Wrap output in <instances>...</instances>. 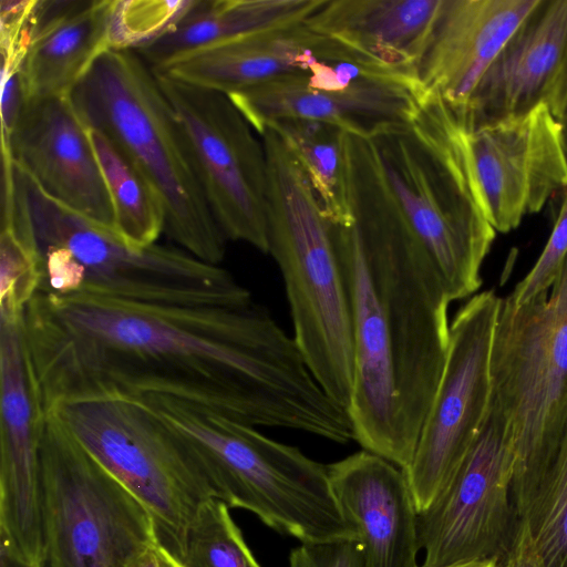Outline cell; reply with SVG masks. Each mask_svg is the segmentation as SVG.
<instances>
[{"label":"cell","instance_id":"ac0fdd59","mask_svg":"<svg viewBox=\"0 0 567 567\" xmlns=\"http://www.w3.org/2000/svg\"><path fill=\"white\" fill-rule=\"evenodd\" d=\"M540 0H443L416 68L422 87L463 111L505 44Z\"/></svg>","mask_w":567,"mask_h":567},{"label":"cell","instance_id":"e0dca14e","mask_svg":"<svg viewBox=\"0 0 567 567\" xmlns=\"http://www.w3.org/2000/svg\"><path fill=\"white\" fill-rule=\"evenodd\" d=\"M9 155L54 200L107 227L114 215L90 130L70 96L28 101Z\"/></svg>","mask_w":567,"mask_h":567},{"label":"cell","instance_id":"4dcf8cb0","mask_svg":"<svg viewBox=\"0 0 567 567\" xmlns=\"http://www.w3.org/2000/svg\"><path fill=\"white\" fill-rule=\"evenodd\" d=\"M567 257V189L551 234L529 272L507 298L519 306L543 291L556 280Z\"/></svg>","mask_w":567,"mask_h":567},{"label":"cell","instance_id":"9a60e30c","mask_svg":"<svg viewBox=\"0 0 567 567\" xmlns=\"http://www.w3.org/2000/svg\"><path fill=\"white\" fill-rule=\"evenodd\" d=\"M45 410L23 319H0V548L31 567L44 556L41 434Z\"/></svg>","mask_w":567,"mask_h":567},{"label":"cell","instance_id":"83f0119b","mask_svg":"<svg viewBox=\"0 0 567 567\" xmlns=\"http://www.w3.org/2000/svg\"><path fill=\"white\" fill-rule=\"evenodd\" d=\"M524 520L545 567H567V421L555 458Z\"/></svg>","mask_w":567,"mask_h":567},{"label":"cell","instance_id":"f546056e","mask_svg":"<svg viewBox=\"0 0 567 567\" xmlns=\"http://www.w3.org/2000/svg\"><path fill=\"white\" fill-rule=\"evenodd\" d=\"M40 281L33 251L12 227L0 228V319H23Z\"/></svg>","mask_w":567,"mask_h":567},{"label":"cell","instance_id":"f35d334b","mask_svg":"<svg viewBox=\"0 0 567 567\" xmlns=\"http://www.w3.org/2000/svg\"><path fill=\"white\" fill-rule=\"evenodd\" d=\"M561 122H567V107H566V111H565L564 116L561 118Z\"/></svg>","mask_w":567,"mask_h":567},{"label":"cell","instance_id":"4fadbf2b","mask_svg":"<svg viewBox=\"0 0 567 567\" xmlns=\"http://www.w3.org/2000/svg\"><path fill=\"white\" fill-rule=\"evenodd\" d=\"M499 297L474 295L450 324L445 365L404 470L417 514L449 482L480 432L492 396L491 353Z\"/></svg>","mask_w":567,"mask_h":567},{"label":"cell","instance_id":"ffe728a7","mask_svg":"<svg viewBox=\"0 0 567 567\" xmlns=\"http://www.w3.org/2000/svg\"><path fill=\"white\" fill-rule=\"evenodd\" d=\"M327 466L365 567H419L417 511L404 470L367 450Z\"/></svg>","mask_w":567,"mask_h":567},{"label":"cell","instance_id":"cb8c5ba5","mask_svg":"<svg viewBox=\"0 0 567 567\" xmlns=\"http://www.w3.org/2000/svg\"><path fill=\"white\" fill-rule=\"evenodd\" d=\"M323 0H194L164 35L135 51L159 70L199 49L303 21Z\"/></svg>","mask_w":567,"mask_h":567},{"label":"cell","instance_id":"8992f818","mask_svg":"<svg viewBox=\"0 0 567 567\" xmlns=\"http://www.w3.org/2000/svg\"><path fill=\"white\" fill-rule=\"evenodd\" d=\"M70 99L89 128L105 134L142 172L165 208L164 234L198 259L226 254L174 111L151 66L131 50L102 54Z\"/></svg>","mask_w":567,"mask_h":567},{"label":"cell","instance_id":"74e56055","mask_svg":"<svg viewBox=\"0 0 567 567\" xmlns=\"http://www.w3.org/2000/svg\"><path fill=\"white\" fill-rule=\"evenodd\" d=\"M563 124H564L565 143H566V150H567V122H563Z\"/></svg>","mask_w":567,"mask_h":567},{"label":"cell","instance_id":"7c38bea8","mask_svg":"<svg viewBox=\"0 0 567 567\" xmlns=\"http://www.w3.org/2000/svg\"><path fill=\"white\" fill-rule=\"evenodd\" d=\"M514 453L507 420L494 398L483 425L453 475L417 514L421 567L497 561L520 520L512 497Z\"/></svg>","mask_w":567,"mask_h":567},{"label":"cell","instance_id":"2e32d148","mask_svg":"<svg viewBox=\"0 0 567 567\" xmlns=\"http://www.w3.org/2000/svg\"><path fill=\"white\" fill-rule=\"evenodd\" d=\"M466 126L476 182L495 231L515 229L551 195L567 189L564 124L546 101L503 118L466 122Z\"/></svg>","mask_w":567,"mask_h":567},{"label":"cell","instance_id":"6da1fadb","mask_svg":"<svg viewBox=\"0 0 567 567\" xmlns=\"http://www.w3.org/2000/svg\"><path fill=\"white\" fill-rule=\"evenodd\" d=\"M23 330L45 412L162 396L340 444L352 433L347 409L318 383L293 337L254 300L176 306L38 292Z\"/></svg>","mask_w":567,"mask_h":567},{"label":"cell","instance_id":"277c9868","mask_svg":"<svg viewBox=\"0 0 567 567\" xmlns=\"http://www.w3.org/2000/svg\"><path fill=\"white\" fill-rule=\"evenodd\" d=\"M369 140L390 193L451 301L473 295L496 231L485 214L463 115L425 91L410 122Z\"/></svg>","mask_w":567,"mask_h":567},{"label":"cell","instance_id":"52a82bcc","mask_svg":"<svg viewBox=\"0 0 567 567\" xmlns=\"http://www.w3.org/2000/svg\"><path fill=\"white\" fill-rule=\"evenodd\" d=\"M141 401L186 436L214 497L228 507L249 511L300 543L358 539L327 465L203 406L162 396Z\"/></svg>","mask_w":567,"mask_h":567},{"label":"cell","instance_id":"836d02e7","mask_svg":"<svg viewBox=\"0 0 567 567\" xmlns=\"http://www.w3.org/2000/svg\"><path fill=\"white\" fill-rule=\"evenodd\" d=\"M126 567H183V565L156 540L140 551Z\"/></svg>","mask_w":567,"mask_h":567},{"label":"cell","instance_id":"5b68a950","mask_svg":"<svg viewBox=\"0 0 567 567\" xmlns=\"http://www.w3.org/2000/svg\"><path fill=\"white\" fill-rule=\"evenodd\" d=\"M268 254L284 278L293 339L321 388L348 410L354 372L349 297L331 237L298 161L266 127Z\"/></svg>","mask_w":567,"mask_h":567},{"label":"cell","instance_id":"1f68e13d","mask_svg":"<svg viewBox=\"0 0 567 567\" xmlns=\"http://www.w3.org/2000/svg\"><path fill=\"white\" fill-rule=\"evenodd\" d=\"M289 567H365L357 538L300 543L289 554Z\"/></svg>","mask_w":567,"mask_h":567},{"label":"cell","instance_id":"5bb4252c","mask_svg":"<svg viewBox=\"0 0 567 567\" xmlns=\"http://www.w3.org/2000/svg\"><path fill=\"white\" fill-rule=\"evenodd\" d=\"M424 93L413 78L358 62L322 61L309 72L228 96L258 134L274 121L302 118L334 124L371 138L410 122Z\"/></svg>","mask_w":567,"mask_h":567},{"label":"cell","instance_id":"44dd1931","mask_svg":"<svg viewBox=\"0 0 567 567\" xmlns=\"http://www.w3.org/2000/svg\"><path fill=\"white\" fill-rule=\"evenodd\" d=\"M566 47L567 0H540L458 112L468 124H480L545 101Z\"/></svg>","mask_w":567,"mask_h":567},{"label":"cell","instance_id":"8d00e7d4","mask_svg":"<svg viewBox=\"0 0 567 567\" xmlns=\"http://www.w3.org/2000/svg\"><path fill=\"white\" fill-rule=\"evenodd\" d=\"M455 567H496V563L495 561H478V563H471V564L455 566Z\"/></svg>","mask_w":567,"mask_h":567},{"label":"cell","instance_id":"603a6c76","mask_svg":"<svg viewBox=\"0 0 567 567\" xmlns=\"http://www.w3.org/2000/svg\"><path fill=\"white\" fill-rule=\"evenodd\" d=\"M442 2L323 0L305 23L379 69L416 79Z\"/></svg>","mask_w":567,"mask_h":567},{"label":"cell","instance_id":"8fae6325","mask_svg":"<svg viewBox=\"0 0 567 567\" xmlns=\"http://www.w3.org/2000/svg\"><path fill=\"white\" fill-rule=\"evenodd\" d=\"M156 76L225 238L268 254V168L262 140L228 95Z\"/></svg>","mask_w":567,"mask_h":567},{"label":"cell","instance_id":"d4e9b609","mask_svg":"<svg viewBox=\"0 0 567 567\" xmlns=\"http://www.w3.org/2000/svg\"><path fill=\"white\" fill-rule=\"evenodd\" d=\"M266 127L279 134L298 161L326 219L332 224L348 223V132L334 124L302 118L277 120Z\"/></svg>","mask_w":567,"mask_h":567},{"label":"cell","instance_id":"484cf974","mask_svg":"<svg viewBox=\"0 0 567 567\" xmlns=\"http://www.w3.org/2000/svg\"><path fill=\"white\" fill-rule=\"evenodd\" d=\"M89 130L113 207V229L132 246L156 244L165 229V208L161 197L105 134Z\"/></svg>","mask_w":567,"mask_h":567},{"label":"cell","instance_id":"ba28073f","mask_svg":"<svg viewBox=\"0 0 567 567\" xmlns=\"http://www.w3.org/2000/svg\"><path fill=\"white\" fill-rule=\"evenodd\" d=\"M492 393L508 424L512 497L525 518L567 421V257L549 290L501 299L491 353Z\"/></svg>","mask_w":567,"mask_h":567},{"label":"cell","instance_id":"d590c367","mask_svg":"<svg viewBox=\"0 0 567 567\" xmlns=\"http://www.w3.org/2000/svg\"><path fill=\"white\" fill-rule=\"evenodd\" d=\"M0 567H31L0 548Z\"/></svg>","mask_w":567,"mask_h":567},{"label":"cell","instance_id":"7402d4cb","mask_svg":"<svg viewBox=\"0 0 567 567\" xmlns=\"http://www.w3.org/2000/svg\"><path fill=\"white\" fill-rule=\"evenodd\" d=\"M114 0H37L21 66L28 101L70 96L111 50Z\"/></svg>","mask_w":567,"mask_h":567},{"label":"cell","instance_id":"e575fe53","mask_svg":"<svg viewBox=\"0 0 567 567\" xmlns=\"http://www.w3.org/2000/svg\"><path fill=\"white\" fill-rule=\"evenodd\" d=\"M545 101L553 113L561 121L567 107V47Z\"/></svg>","mask_w":567,"mask_h":567},{"label":"cell","instance_id":"f1b7e54d","mask_svg":"<svg viewBox=\"0 0 567 567\" xmlns=\"http://www.w3.org/2000/svg\"><path fill=\"white\" fill-rule=\"evenodd\" d=\"M186 1L114 0L111 16V50L138 51L168 32L190 9Z\"/></svg>","mask_w":567,"mask_h":567},{"label":"cell","instance_id":"4316f807","mask_svg":"<svg viewBox=\"0 0 567 567\" xmlns=\"http://www.w3.org/2000/svg\"><path fill=\"white\" fill-rule=\"evenodd\" d=\"M183 567H261L246 545L229 507L210 497L198 508L178 559Z\"/></svg>","mask_w":567,"mask_h":567},{"label":"cell","instance_id":"3957f363","mask_svg":"<svg viewBox=\"0 0 567 567\" xmlns=\"http://www.w3.org/2000/svg\"><path fill=\"white\" fill-rule=\"evenodd\" d=\"M3 227H12L33 251L41 276L38 292L176 306L252 301L220 265L177 246L130 245L113 228L51 198L14 162L12 217Z\"/></svg>","mask_w":567,"mask_h":567},{"label":"cell","instance_id":"7a4b0ae2","mask_svg":"<svg viewBox=\"0 0 567 567\" xmlns=\"http://www.w3.org/2000/svg\"><path fill=\"white\" fill-rule=\"evenodd\" d=\"M346 155L351 219L329 224L352 322L348 413L363 450L405 470L445 365L451 299L371 141L347 134Z\"/></svg>","mask_w":567,"mask_h":567},{"label":"cell","instance_id":"30bf717a","mask_svg":"<svg viewBox=\"0 0 567 567\" xmlns=\"http://www.w3.org/2000/svg\"><path fill=\"white\" fill-rule=\"evenodd\" d=\"M44 556L41 567H126L158 540L145 507L47 412L41 434Z\"/></svg>","mask_w":567,"mask_h":567},{"label":"cell","instance_id":"9c48e42d","mask_svg":"<svg viewBox=\"0 0 567 567\" xmlns=\"http://www.w3.org/2000/svg\"><path fill=\"white\" fill-rule=\"evenodd\" d=\"M48 412L145 507L158 542L179 559L193 518L214 497L185 435L142 401H76Z\"/></svg>","mask_w":567,"mask_h":567},{"label":"cell","instance_id":"d6a6232c","mask_svg":"<svg viewBox=\"0 0 567 567\" xmlns=\"http://www.w3.org/2000/svg\"><path fill=\"white\" fill-rule=\"evenodd\" d=\"M496 567H545L542 563L527 523L522 519L509 549L496 561Z\"/></svg>","mask_w":567,"mask_h":567},{"label":"cell","instance_id":"d6986e66","mask_svg":"<svg viewBox=\"0 0 567 567\" xmlns=\"http://www.w3.org/2000/svg\"><path fill=\"white\" fill-rule=\"evenodd\" d=\"M322 61L363 63L344 45L311 30L303 20L199 49L153 71L229 95L309 72Z\"/></svg>","mask_w":567,"mask_h":567}]
</instances>
